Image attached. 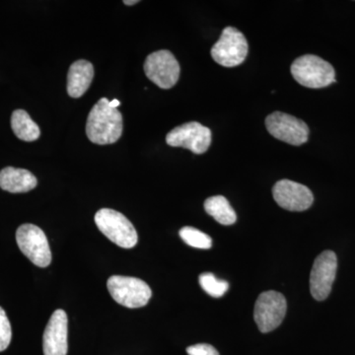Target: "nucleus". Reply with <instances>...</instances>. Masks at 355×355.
Here are the masks:
<instances>
[{
	"mask_svg": "<svg viewBox=\"0 0 355 355\" xmlns=\"http://www.w3.org/2000/svg\"><path fill=\"white\" fill-rule=\"evenodd\" d=\"M123 128L121 112L112 108L107 98H102L89 113L86 135L93 144L106 146L120 139Z\"/></svg>",
	"mask_w": 355,
	"mask_h": 355,
	"instance_id": "nucleus-1",
	"label": "nucleus"
},
{
	"mask_svg": "<svg viewBox=\"0 0 355 355\" xmlns=\"http://www.w3.org/2000/svg\"><path fill=\"white\" fill-rule=\"evenodd\" d=\"M291 73L300 85L307 88H324L336 81L333 65L314 55L296 58L291 65Z\"/></svg>",
	"mask_w": 355,
	"mask_h": 355,
	"instance_id": "nucleus-2",
	"label": "nucleus"
},
{
	"mask_svg": "<svg viewBox=\"0 0 355 355\" xmlns=\"http://www.w3.org/2000/svg\"><path fill=\"white\" fill-rule=\"evenodd\" d=\"M97 227L107 238L123 249H132L137 244V232L132 222L116 210L102 209L95 216Z\"/></svg>",
	"mask_w": 355,
	"mask_h": 355,
	"instance_id": "nucleus-3",
	"label": "nucleus"
},
{
	"mask_svg": "<svg viewBox=\"0 0 355 355\" xmlns=\"http://www.w3.org/2000/svg\"><path fill=\"white\" fill-rule=\"evenodd\" d=\"M108 291L116 303L127 308H140L150 300L153 292L144 280L113 275L108 279Z\"/></svg>",
	"mask_w": 355,
	"mask_h": 355,
	"instance_id": "nucleus-4",
	"label": "nucleus"
},
{
	"mask_svg": "<svg viewBox=\"0 0 355 355\" xmlns=\"http://www.w3.org/2000/svg\"><path fill=\"white\" fill-rule=\"evenodd\" d=\"M248 50L249 46L243 33L236 28L226 27L212 46L211 57L222 67H235L244 62Z\"/></svg>",
	"mask_w": 355,
	"mask_h": 355,
	"instance_id": "nucleus-5",
	"label": "nucleus"
},
{
	"mask_svg": "<svg viewBox=\"0 0 355 355\" xmlns=\"http://www.w3.org/2000/svg\"><path fill=\"white\" fill-rule=\"evenodd\" d=\"M16 241L20 251L40 268L51 263V252L44 231L34 224H23L16 232Z\"/></svg>",
	"mask_w": 355,
	"mask_h": 355,
	"instance_id": "nucleus-6",
	"label": "nucleus"
},
{
	"mask_svg": "<svg viewBox=\"0 0 355 355\" xmlns=\"http://www.w3.org/2000/svg\"><path fill=\"white\" fill-rule=\"evenodd\" d=\"M287 309L286 299L277 291L260 294L254 305V318L261 333H270L284 321Z\"/></svg>",
	"mask_w": 355,
	"mask_h": 355,
	"instance_id": "nucleus-7",
	"label": "nucleus"
},
{
	"mask_svg": "<svg viewBox=\"0 0 355 355\" xmlns=\"http://www.w3.org/2000/svg\"><path fill=\"white\" fill-rule=\"evenodd\" d=\"M266 127L273 137L291 146L304 144L309 137V128L304 121L282 112L268 114Z\"/></svg>",
	"mask_w": 355,
	"mask_h": 355,
	"instance_id": "nucleus-8",
	"label": "nucleus"
},
{
	"mask_svg": "<svg viewBox=\"0 0 355 355\" xmlns=\"http://www.w3.org/2000/svg\"><path fill=\"white\" fill-rule=\"evenodd\" d=\"M180 70L179 62L169 51H154L144 62L147 78L162 89H170L176 85Z\"/></svg>",
	"mask_w": 355,
	"mask_h": 355,
	"instance_id": "nucleus-9",
	"label": "nucleus"
},
{
	"mask_svg": "<svg viewBox=\"0 0 355 355\" xmlns=\"http://www.w3.org/2000/svg\"><path fill=\"white\" fill-rule=\"evenodd\" d=\"M211 130L198 121L184 123L173 128L166 137L168 146L183 147L195 154L207 153L211 144Z\"/></svg>",
	"mask_w": 355,
	"mask_h": 355,
	"instance_id": "nucleus-10",
	"label": "nucleus"
},
{
	"mask_svg": "<svg viewBox=\"0 0 355 355\" xmlns=\"http://www.w3.org/2000/svg\"><path fill=\"white\" fill-rule=\"evenodd\" d=\"M338 259L333 251H324L317 257L310 275V291L318 301L328 298L335 282Z\"/></svg>",
	"mask_w": 355,
	"mask_h": 355,
	"instance_id": "nucleus-11",
	"label": "nucleus"
},
{
	"mask_svg": "<svg viewBox=\"0 0 355 355\" xmlns=\"http://www.w3.org/2000/svg\"><path fill=\"white\" fill-rule=\"evenodd\" d=\"M272 196L282 209L289 211H304L310 209L314 196L304 184L291 180H280L273 186Z\"/></svg>",
	"mask_w": 355,
	"mask_h": 355,
	"instance_id": "nucleus-12",
	"label": "nucleus"
},
{
	"mask_svg": "<svg viewBox=\"0 0 355 355\" xmlns=\"http://www.w3.org/2000/svg\"><path fill=\"white\" fill-rule=\"evenodd\" d=\"M69 319L64 310L58 309L51 315L43 338L44 355H67Z\"/></svg>",
	"mask_w": 355,
	"mask_h": 355,
	"instance_id": "nucleus-13",
	"label": "nucleus"
},
{
	"mask_svg": "<svg viewBox=\"0 0 355 355\" xmlns=\"http://www.w3.org/2000/svg\"><path fill=\"white\" fill-rule=\"evenodd\" d=\"M94 78V67L87 60H80L70 65L67 74V93L79 98L85 94Z\"/></svg>",
	"mask_w": 355,
	"mask_h": 355,
	"instance_id": "nucleus-14",
	"label": "nucleus"
},
{
	"mask_svg": "<svg viewBox=\"0 0 355 355\" xmlns=\"http://www.w3.org/2000/svg\"><path fill=\"white\" fill-rule=\"evenodd\" d=\"M37 184V178L28 170L6 167L0 171V188L9 193H27L34 190Z\"/></svg>",
	"mask_w": 355,
	"mask_h": 355,
	"instance_id": "nucleus-15",
	"label": "nucleus"
},
{
	"mask_svg": "<svg viewBox=\"0 0 355 355\" xmlns=\"http://www.w3.org/2000/svg\"><path fill=\"white\" fill-rule=\"evenodd\" d=\"M11 128L18 139L23 141H35L41 135V130L24 110H16L11 116Z\"/></svg>",
	"mask_w": 355,
	"mask_h": 355,
	"instance_id": "nucleus-16",
	"label": "nucleus"
},
{
	"mask_svg": "<svg viewBox=\"0 0 355 355\" xmlns=\"http://www.w3.org/2000/svg\"><path fill=\"white\" fill-rule=\"evenodd\" d=\"M205 209L222 225H232L237 220L235 210L222 196L207 198L205 202Z\"/></svg>",
	"mask_w": 355,
	"mask_h": 355,
	"instance_id": "nucleus-17",
	"label": "nucleus"
},
{
	"mask_svg": "<svg viewBox=\"0 0 355 355\" xmlns=\"http://www.w3.org/2000/svg\"><path fill=\"white\" fill-rule=\"evenodd\" d=\"M200 286L209 296L220 298L227 292L229 284L225 280L217 279L211 272H203L198 277Z\"/></svg>",
	"mask_w": 355,
	"mask_h": 355,
	"instance_id": "nucleus-18",
	"label": "nucleus"
},
{
	"mask_svg": "<svg viewBox=\"0 0 355 355\" xmlns=\"http://www.w3.org/2000/svg\"><path fill=\"white\" fill-rule=\"evenodd\" d=\"M180 237L189 246L197 248V249L207 250L212 246V240L209 235L191 226L182 228L180 230Z\"/></svg>",
	"mask_w": 355,
	"mask_h": 355,
	"instance_id": "nucleus-19",
	"label": "nucleus"
},
{
	"mask_svg": "<svg viewBox=\"0 0 355 355\" xmlns=\"http://www.w3.org/2000/svg\"><path fill=\"white\" fill-rule=\"evenodd\" d=\"M12 338L11 324L6 311L0 307V352H4L10 345Z\"/></svg>",
	"mask_w": 355,
	"mask_h": 355,
	"instance_id": "nucleus-20",
	"label": "nucleus"
},
{
	"mask_svg": "<svg viewBox=\"0 0 355 355\" xmlns=\"http://www.w3.org/2000/svg\"><path fill=\"white\" fill-rule=\"evenodd\" d=\"M188 355H219L216 347L207 343H198L187 349Z\"/></svg>",
	"mask_w": 355,
	"mask_h": 355,
	"instance_id": "nucleus-21",
	"label": "nucleus"
},
{
	"mask_svg": "<svg viewBox=\"0 0 355 355\" xmlns=\"http://www.w3.org/2000/svg\"><path fill=\"white\" fill-rule=\"evenodd\" d=\"M121 102L119 100L114 99L113 101H110V106L112 108L118 109V107L120 106Z\"/></svg>",
	"mask_w": 355,
	"mask_h": 355,
	"instance_id": "nucleus-22",
	"label": "nucleus"
},
{
	"mask_svg": "<svg viewBox=\"0 0 355 355\" xmlns=\"http://www.w3.org/2000/svg\"><path fill=\"white\" fill-rule=\"evenodd\" d=\"M139 1H137V0H125L123 1V3L125 4V6H135V4L139 3Z\"/></svg>",
	"mask_w": 355,
	"mask_h": 355,
	"instance_id": "nucleus-23",
	"label": "nucleus"
}]
</instances>
